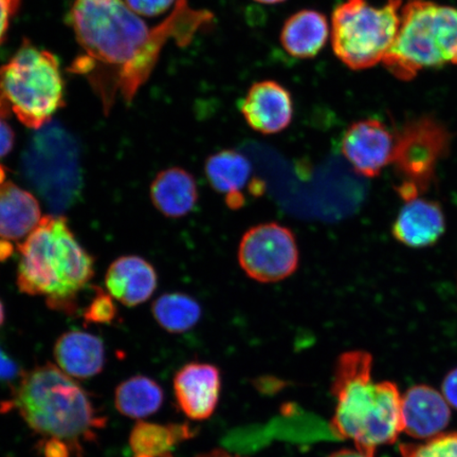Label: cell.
Returning a JSON list of instances; mask_svg holds the SVG:
<instances>
[{"mask_svg":"<svg viewBox=\"0 0 457 457\" xmlns=\"http://www.w3.org/2000/svg\"><path fill=\"white\" fill-rule=\"evenodd\" d=\"M403 432L420 441L443 434L451 420L450 404L443 394L428 386H415L402 396Z\"/></svg>","mask_w":457,"mask_h":457,"instance_id":"obj_13","label":"cell"},{"mask_svg":"<svg viewBox=\"0 0 457 457\" xmlns=\"http://www.w3.org/2000/svg\"><path fill=\"white\" fill-rule=\"evenodd\" d=\"M15 145V133L12 128L0 118V159L8 156Z\"/></svg>","mask_w":457,"mask_h":457,"instance_id":"obj_31","label":"cell"},{"mask_svg":"<svg viewBox=\"0 0 457 457\" xmlns=\"http://www.w3.org/2000/svg\"><path fill=\"white\" fill-rule=\"evenodd\" d=\"M253 165L250 160L236 150H224L205 160L204 174L216 192L227 196L243 195L248 184Z\"/></svg>","mask_w":457,"mask_h":457,"instance_id":"obj_21","label":"cell"},{"mask_svg":"<svg viewBox=\"0 0 457 457\" xmlns=\"http://www.w3.org/2000/svg\"><path fill=\"white\" fill-rule=\"evenodd\" d=\"M328 457H367L362 453H360L358 450H351V449H343L339 451H336L333 454H330Z\"/></svg>","mask_w":457,"mask_h":457,"instance_id":"obj_34","label":"cell"},{"mask_svg":"<svg viewBox=\"0 0 457 457\" xmlns=\"http://www.w3.org/2000/svg\"><path fill=\"white\" fill-rule=\"evenodd\" d=\"M197 457H236L232 456L231 454H228L224 450H214L211 451L209 453H204L203 455H199Z\"/></svg>","mask_w":457,"mask_h":457,"instance_id":"obj_35","label":"cell"},{"mask_svg":"<svg viewBox=\"0 0 457 457\" xmlns=\"http://www.w3.org/2000/svg\"><path fill=\"white\" fill-rule=\"evenodd\" d=\"M328 37L327 16L316 10L304 9L285 21L279 39L286 53L295 59L307 60L320 54Z\"/></svg>","mask_w":457,"mask_h":457,"instance_id":"obj_20","label":"cell"},{"mask_svg":"<svg viewBox=\"0 0 457 457\" xmlns=\"http://www.w3.org/2000/svg\"><path fill=\"white\" fill-rule=\"evenodd\" d=\"M396 136L384 122L364 119L353 122L341 140V152L356 173L375 179L392 163Z\"/></svg>","mask_w":457,"mask_h":457,"instance_id":"obj_11","label":"cell"},{"mask_svg":"<svg viewBox=\"0 0 457 457\" xmlns=\"http://www.w3.org/2000/svg\"><path fill=\"white\" fill-rule=\"evenodd\" d=\"M239 110L251 129L262 135H274L293 121L294 100L283 85L267 79L251 86Z\"/></svg>","mask_w":457,"mask_h":457,"instance_id":"obj_12","label":"cell"},{"mask_svg":"<svg viewBox=\"0 0 457 457\" xmlns=\"http://www.w3.org/2000/svg\"><path fill=\"white\" fill-rule=\"evenodd\" d=\"M373 357L363 351L343 353L337 363L331 393L337 408L330 432L351 439L356 450L375 457L381 445H392L403 432L402 395L390 381L371 380Z\"/></svg>","mask_w":457,"mask_h":457,"instance_id":"obj_2","label":"cell"},{"mask_svg":"<svg viewBox=\"0 0 457 457\" xmlns=\"http://www.w3.org/2000/svg\"><path fill=\"white\" fill-rule=\"evenodd\" d=\"M403 457H457V432L443 433L424 444H402Z\"/></svg>","mask_w":457,"mask_h":457,"instance_id":"obj_25","label":"cell"},{"mask_svg":"<svg viewBox=\"0 0 457 457\" xmlns=\"http://www.w3.org/2000/svg\"><path fill=\"white\" fill-rule=\"evenodd\" d=\"M154 319L170 334H182L195 328L202 318L203 310L198 301L184 293L160 295L153 303Z\"/></svg>","mask_w":457,"mask_h":457,"instance_id":"obj_24","label":"cell"},{"mask_svg":"<svg viewBox=\"0 0 457 457\" xmlns=\"http://www.w3.org/2000/svg\"><path fill=\"white\" fill-rule=\"evenodd\" d=\"M193 436L187 425H158L139 421L129 436L135 457H171L175 445Z\"/></svg>","mask_w":457,"mask_h":457,"instance_id":"obj_22","label":"cell"},{"mask_svg":"<svg viewBox=\"0 0 457 457\" xmlns=\"http://www.w3.org/2000/svg\"><path fill=\"white\" fill-rule=\"evenodd\" d=\"M21 0H0V45L4 42L11 21L19 12Z\"/></svg>","mask_w":457,"mask_h":457,"instance_id":"obj_28","label":"cell"},{"mask_svg":"<svg viewBox=\"0 0 457 457\" xmlns=\"http://www.w3.org/2000/svg\"><path fill=\"white\" fill-rule=\"evenodd\" d=\"M54 353L59 368L72 378L88 379L104 369V343L86 331H66L55 342Z\"/></svg>","mask_w":457,"mask_h":457,"instance_id":"obj_17","label":"cell"},{"mask_svg":"<svg viewBox=\"0 0 457 457\" xmlns=\"http://www.w3.org/2000/svg\"><path fill=\"white\" fill-rule=\"evenodd\" d=\"M449 145V131L431 117L416 119L398 131L392 163L402 179L397 193L404 203L420 197L431 187Z\"/></svg>","mask_w":457,"mask_h":457,"instance_id":"obj_9","label":"cell"},{"mask_svg":"<svg viewBox=\"0 0 457 457\" xmlns=\"http://www.w3.org/2000/svg\"><path fill=\"white\" fill-rule=\"evenodd\" d=\"M5 174H7V170L0 164V185H3L4 182L5 176H7Z\"/></svg>","mask_w":457,"mask_h":457,"instance_id":"obj_37","label":"cell"},{"mask_svg":"<svg viewBox=\"0 0 457 457\" xmlns=\"http://www.w3.org/2000/svg\"><path fill=\"white\" fill-rule=\"evenodd\" d=\"M150 195L154 207L168 219H181L198 203L197 182L190 171L175 167L159 171L153 180Z\"/></svg>","mask_w":457,"mask_h":457,"instance_id":"obj_18","label":"cell"},{"mask_svg":"<svg viewBox=\"0 0 457 457\" xmlns=\"http://www.w3.org/2000/svg\"><path fill=\"white\" fill-rule=\"evenodd\" d=\"M124 2L136 14L155 17L167 12L175 0H124Z\"/></svg>","mask_w":457,"mask_h":457,"instance_id":"obj_27","label":"cell"},{"mask_svg":"<svg viewBox=\"0 0 457 457\" xmlns=\"http://www.w3.org/2000/svg\"><path fill=\"white\" fill-rule=\"evenodd\" d=\"M64 103L56 57L24 39L12 59L0 67V118L14 114L27 128L38 130Z\"/></svg>","mask_w":457,"mask_h":457,"instance_id":"obj_6","label":"cell"},{"mask_svg":"<svg viewBox=\"0 0 457 457\" xmlns=\"http://www.w3.org/2000/svg\"><path fill=\"white\" fill-rule=\"evenodd\" d=\"M163 391L156 381L145 376L125 380L114 393V403L120 413L129 419H145L162 408Z\"/></svg>","mask_w":457,"mask_h":457,"instance_id":"obj_23","label":"cell"},{"mask_svg":"<svg viewBox=\"0 0 457 457\" xmlns=\"http://www.w3.org/2000/svg\"><path fill=\"white\" fill-rule=\"evenodd\" d=\"M402 0L374 7L368 0H346L331 17V44L337 57L353 71L384 61L397 37Z\"/></svg>","mask_w":457,"mask_h":457,"instance_id":"obj_7","label":"cell"},{"mask_svg":"<svg viewBox=\"0 0 457 457\" xmlns=\"http://www.w3.org/2000/svg\"><path fill=\"white\" fill-rule=\"evenodd\" d=\"M445 217L436 202L417 197L405 202L392 226L396 241L410 248H426L444 236Z\"/></svg>","mask_w":457,"mask_h":457,"instance_id":"obj_16","label":"cell"},{"mask_svg":"<svg viewBox=\"0 0 457 457\" xmlns=\"http://www.w3.org/2000/svg\"><path fill=\"white\" fill-rule=\"evenodd\" d=\"M174 392L177 403L188 419L207 420L219 403L220 370L211 364H187L175 377Z\"/></svg>","mask_w":457,"mask_h":457,"instance_id":"obj_14","label":"cell"},{"mask_svg":"<svg viewBox=\"0 0 457 457\" xmlns=\"http://www.w3.org/2000/svg\"><path fill=\"white\" fill-rule=\"evenodd\" d=\"M70 16L83 54L68 71L86 79L106 116L118 96L133 102L170 38L186 45L211 19L186 0H179L169 19L154 28L124 0H74Z\"/></svg>","mask_w":457,"mask_h":457,"instance_id":"obj_1","label":"cell"},{"mask_svg":"<svg viewBox=\"0 0 457 457\" xmlns=\"http://www.w3.org/2000/svg\"><path fill=\"white\" fill-rule=\"evenodd\" d=\"M13 253V247L9 244L7 239L0 241V262L5 261Z\"/></svg>","mask_w":457,"mask_h":457,"instance_id":"obj_33","label":"cell"},{"mask_svg":"<svg viewBox=\"0 0 457 457\" xmlns=\"http://www.w3.org/2000/svg\"><path fill=\"white\" fill-rule=\"evenodd\" d=\"M20 365L0 345V384H9L21 377Z\"/></svg>","mask_w":457,"mask_h":457,"instance_id":"obj_29","label":"cell"},{"mask_svg":"<svg viewBox=\"0 0 457 457\" xmlns=\"http://www.w3.org/2000/svg\"><path fill=\"white\" fill-rule=\"evenodd\" d=\"M255 2L265 4H277L286 2V0H255Z\"/></svg>","mask_w":457,"mask_h":457,"instance_id":"obj_36","label":"cell"},{"mask_svg":"<svg viewBox=\"0 0 457 457\" xmlns=\"http://www.w3.org/2000/svg\"><path fill=\"white\" fill-rule=\"evenodd\" d=\"M157 285L155 268L137 255L119 257L108 267L105 276L107 293L128 307L139 306L150 300Z\"/></svg>","mask_w":457,"mask_h":457,"instance_id":"obj_15","label":"cell"},{"mask_svg":"<svg viewBox=\"0 0 457 457\" xmlns=\"http://www.w3.org/2000/svg\"><path fill=\"white\" fill-rule=\"evenodd\" d=\"M42 219L41 205L33 194L12 181L0 185V238L21 241Z\"/></svg>","mask_w":457,"mask_h":457,"instance_id":"obj_19","label":"cell"},{"mask_svg":"<svg viewBox=\"0 0 457 457\" xmlns=\"http://www.w3.org/2000/svg\"><path fill=\"white\" fill-rule=\"evenodd\" d=\"M382 62L403 81L426 68L457 65V8L409 0L400 10L397 37Z\"/></svg>","mask_w":457,"mask_h":457,"instance_id":"obj_5","label":"cell"},{"mask_svg":"<svg viewBox=\"0 0 457 457\" xmlns=\"http://www.w3.org/2000/svg\"><path fill=\"white\" fill-rule=\"evenodd\" d=\"M238 262L250 278L277 283L298 270L300 253L289 228L266 222L249 228L238 247Z\"/></svg>","mask_w":457,"mask_h":457,"instance_id":"obj_10","label":"cell"},{"mask_svg":"<svg viewBox=\"0 0 457 457\" xmlns=\"http://www.w3.org/2000/svg\"><path fill=\"white\" fill-rule=\"evenodd\" d=\"M76 141L59 125L38 129L25 154V169L42 196L67 208L81 188Z\"/></svg>","mask_w":457,"mask_h":457,"instance_id":"obj_8","label":"cell"},{"mask_svg":"<svg viewBox=\"0 0 457 457\" xmlns=\"http://www.w3.org/2000/svg\"><path fill=\"white\" fill-rule=\"evenodd\" d=\"M443 395L450 407L457 409V369L451 370L443 382Z\"/></svg>","mask_w":457,"mask_h":457,"instance_id":"obj_32","label":"cell"},{"mask_svg":"<svg viewBox=\"0 0 457 457\" xmlns=\"http://www.w3.org/2000/svg\"><path fill=\"white\" fill-rule=\"evenodd\" d=\"M11 405L34 432L64 441L76 453L106 424L84 388L50 363L21 375Z\"/></svg>","mask_w":457,"mask_h":457,"instance_id":"obj_4","label":"cell"},{"mask_svg":"<svg viewBox=\"0 0 457 457\" xmlns=\"http://www.w3.org/2000/svg\"><path fill=\"white\" fill-rule=\"evenodd\" d=\"M41 445L43 457H71L76 453L70 444L56 438H45Z\"/></svg>","mask_w":457,"mask_h":457,"instance_id":"obj_30","label":"cell"},{"mask_svg":"<svg viewBox=\"0 0 457 457\" xmlns=\"http://www.w3.org/2000/svg\"><path fill=\"white\" fill-rule=\"evenodd\" d=\"M112 296L100 287H95L94 299L85 308L83 317L86 323L111 324L118 314Z\"/></svg>","mask_w":457,"mask_h":457,"instance_id":"obj_26","label":"cell"},{"mask_svg":"<svg viewBox=\"0 0 457 457\" xmlns=\"http://www.w3.org/2000/svg\"><path fill=\"white\" fill-rule=\"evenodd\" d=\"M4 322V308L2 301H0V327H2Z\"/></svg>","mask_w":457,"mask_h":457,"instance_id":"obj_38","label":"cell"},{"mask_svg":"<svg viewBox=\"0 0 457 457\" xmlns=\"http://www.w3.org/2000/svg\"><path fill=\"white\" fill-rule=\"evenodd\" d=\"M17 287L45 296L51 310L72 314L95 276V260L77 241L64 216L46 215L19 245Z\"/></svg>","mask_w":457,"mask_h":457,"instance_id":"obj_3","label":"cell"}]
</instances>
